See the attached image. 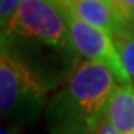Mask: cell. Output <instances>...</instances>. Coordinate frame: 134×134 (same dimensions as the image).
Instances as JSON below:
<instances>
[{
	"label": "cell",
	"mask_w": 134,
	"mask_h": 134,
	"mask_svg": "<svg viewBox=\"0 0 134 134\" xmlns=\"http://www.w3.org/2000/svg\"><path fill=\"white\" fill-rule=\"evenodd\" d=\"M94 134H118V133H116V130L113 128V125L107 121V116H106V119L103 121V124L98 127V130H97Z\"/></svg>",
	"instance_id": "10"
},
{
	"label": "cell",
	"mask_w": 134,
	"mask_h": 134,
	"mask_svg": "<svg viewBox=\"0 0 134 134\" xmlns=\"http://www.w3.org/2000/svg\"><path fill=\"white\" fill-rule=\"evenodd\" d=\"M107 121L118 134H134V83H119L107 107Z\"/></svg>",
	"instance_id": "6"
},
{
	"label": "cell",
	"mask_w": 134,
	"mask_h": 134,
	"mask_svg": "<svg viewBox=\"0 0 134 134\" xmlns=\"http://www.w3.org/2000/svg\"><path fill=\"white\" fill-rule=\"evenodd\" d=\"M2 45L42 79L49 90L61 86L81 63L72 42L63 0H23Z\"/></svg>",
	"instance_id": "1"
},
{
	"label": "cell",
	"mask_w": 134,
	"mask_h": 134,
	"mask_svg": "<svg viewBox=\"0 0 134 134\" xmlns=\"http://www.w3.org/2000/svg\"><path fill=\"white\" fill-rule=\"evenodd\" d=\"M19 127L21 125L16 124H9L2 128V134H19Z\"/></svg>",
	"instance_id": "11"
},
{
	"label": "cell",
	"mask_w": 134,
	"mask_h": 134,
	"mask_svg": "<svg viewBox=\"0 0 134 134\" xmlns=\"http://www.w3.org/2000/svg\"><path fill=\"white\" fill-rule=\"evenodd\" d=\"M119 82L103 64L82 60L45 109L49 134H94Z\"/></svg>",
	"instance_id": "2"
},
{
	"label": "cell",
	"mask_w": 134,
	"mask_h": 134,
	"mask_svg": "<svg viewBox=\"0 0 134 134\" xmlns=\"http://www.w3.org/2000/svg\"><path fill=\"white\" fill-rule=\"evenodd\" d=\"M23 0H0V27L2 34L9 31Z\"/></svg>",
	"instance_id": "8"
},
{
	"label": "cell",
	"mask_w": 134,
	"mask_h": 134,
	"mask_svg": "<svg viewBox=\"0 0 134 134\" xmlns=\"http://www.w3.org/2000/svg\"><path fill=\"white\" fill-rule=\"evenodd\" d=\"M112 37L130 77L134 81V29L125 25L118 30Z\"/></svg>",
	"instance_id": "7"
},
{
	"label": "cell",
	"mask_w": 134,
	"mask_h": 134,
	"mask_svg": "<svg viewBox=\"0 0 134 134\" xmlns=\"http://www.w3.org/2000/svg\"><path fill=\"white\" fill-rule=\"evenodd\" d=\"M67 9L77 18L106 30L112 36L125 27L121 10L113 0H63Z\"/></svg>",
	"instance_id": "5"
},
{
	"label": "cell",
	"mask_w": 134,
	"mask_h": 134,
	"mask_svg": "<svg viewBox=\"0 0 134 134\" xmlns=\"http://www.w3.org/2000/svg\"><path fill=\"white\" fill-rule=\"evenodd\" d=\"M122 14L127 27L134 29V0H113Z\"/></svg>",
	"instance_id": "9"
},
{
	"label": "cell",
	"mask_w": 134,
	"mask_h": 134,
	"mask_svg": "<svg viewBox=\"0 0 134 134\" xmlns=\"http://www.w3.org/2000/svg\"><path fill=\"white\" fill-rule=\"evenodd\" d=\"M49 88L24 61L2 45L0 49V112L9 124L36 121L46 109Z\"/></svg>",
	"instance_id": "3"
},
{
	"label": "cell",
	"mask_w": 134,
	"mask_h": 134,
	"mask_svg": "<svg viewBox=\"0 0 134 134\" xmlns=\"http://www.w3.org/2000/svg\"><path fill=\"white\" fill-rule=\"evenodd\" d=\"M67 9V6H66ZM67 23L75 49L83 60L103 64L113 73L119 83H131L127 69L116 48L112 34L96 25L88 24L67 9Z\"/></svg>",
	"instance_id": "4"
}]
</instances>
